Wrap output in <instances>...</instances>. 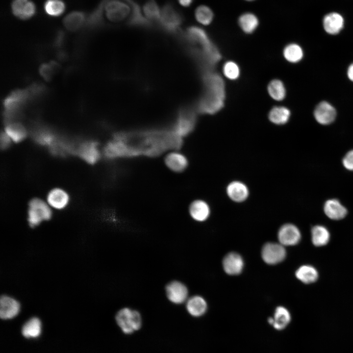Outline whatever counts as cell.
Returning <instances> with one entry per match:
<instances>
[{
    "label": "cell",
    "mask_w": 353,
    "mask_h": 353,
    "mask_svg": "<svg viewBox=\"0 0 353 353\" xmlns=\"http://www.w3.org/2000/svg\"><path fill=\"white\" fill-rule=\"evenodd\" d=\"M49 204L56 209L65 208L69 201L67 193L61 188H56L51 190L47 196Z\"/></svg>",
    "instance_id": "cell-21"
},
{
    "label": "cell",
    "mask_w": 353,
    "mask_h": 353,
    "mask_svg": "<svg viewBox=\"0 0 353 353\" xmlns=\"http://www.w3.org/2000/svg\"><path fill=\"white\" fill-rule=\"evenodd\" d=\"M20 304L15 299L2 295L0 299V317L7 320L15 317L19 312Z\"/></svg>",
    "instance_id": "cell-15"
},
{
    "label": "cell",
    "mask_w": 353,
    "mask_h": 353,
    "mask_svg": "<svg viewBox=\"0 0 353 353\" xmlns=\"http://www.w3.org/2000/svg\"><path fill=\"white\" fill-rule=\"evenodd\" d=\"M204 91L199 102L200 110L206 114H214L223 106L225 98L224 80L218 74L207 71L203 76Z\"/></svg>",
    "instance_id": "cell-1"
},
{
    "label": "cell",
    "mask_w": 353,
    "mask_h": 353,
    "mask_svg": "<svg viewBox=\"0 0 353 353\" xmlns=\"http://www.w3.org/2000/svg\"><path fill=\"white\" fill-rule=\"evenodd\" d=\"M30 96L27 89L13 91L4 100V118L6 124L14 122Z\"/></svg>",
    "instance_id": "cell-4"
},
{
    "label": "cell",
    "mask_w": 353,
    "mask_h": 353,
    "mask_svg": "<svg viewBox=\"0 0 353 353\" xmlns=\"http://www.w3.org/2000/svg\"><path fill=\"white\" fill-rule=\"evenodd\" d=\"M4 132L12 141L15 143H19L24 140L27 133L25 126L18 122H13L7 124Z\"/></svg>",
    "instance_id": "cell-24"
},
{
    "label": "cell",
    "mask_w": 353,
    "mask_h": 353,
    "mask_svg": "<svg viewBox=\"0 0 353 353\" xmlns=\"http://www.w3.org/2000/svg\"><path fill=\"white\" fill-rule=\"evenodd\" d=\"M277 236L279 243L284 247L295 245L301 239L299 229L292 224L282 225L278 230Z\"/></svg>",
    "instance_id": "cell-9"
},
{
    "label": "cell",
    "mask_w": 353,
    "mask_h": 353,
    "mask_svg": "<svg viewBox=\"0 0 353 353\" xmlns=\"http://www.w3.org/2000/svg\"><path fill=\"white\" fill-rule=\"evenodd\" d=\"M179 3L185 7L190 6L194 0H178Z\"/></svg>",
    "instance_id": "cell-41"
},
{
    "label": "cell",
    "mask_w": 353,
    "mask_h": 353,
    "mask_svg": "<svg viewBox=\"0 0 353 353\" xmlns=\"http://www.w3.org/2000/svg\"><path fill=\"white\" fill-rule=\"evenodd\" d=\"M195 17L200 24L206 25L212 22L214 13L209 7L206 5H201L196 10Z\"/></svg>",
    "instance_id": "cell-34"
},
{
    "label": "cell",
    "mask_w": 353,
    "mask_h": 353,
    "mask_svg": "<svg viewBox=\"0 0 353 353\" xmlns=\"http://www.w3.org/2000/svg\"><path fill=\"white\" fill-rule=\"evenodd\" d=\"M272 326L277 330H282L286 328L291 322V316L289 311L283 306H278L275 310Z\"/></svg>",
    "instance_id": "cell-27"
},
{
    "label": "cell",
    "mask_w": 353,
    "mask_h": 353,
    "mask_svg": "<svg viewBox=\"0 0 353 353\" xmlns=\"http://www.w3.org/2000/svg\"><path fill=\"white\" fill-rule=\"evenodd\" d=\"M57 67L58 65L55 62L43 64L40 67V74L45 80H50Z\"/></svg>",
    "instance_id": "cell-37"
},
{
    "label": "cell",
    "mask_w": 353,
    "mask_h": 353,
    "mask_svg": "<svg viewBox=\"0 0 353 353\" xmlns=\"http://www.w3.org/2000/svg\"><path fill=\"white\" fill-rule=\"evenodd\" d=\"M314 116L319 124L327 125L332 123L336 118V112L334 107L327 101L320 102L315 107Z\"/></svg>",
    "instance_id": "cell-12"
},
{
    "label": "cell",
    "mask_w": 353,
    "mask_h": 353,
    "mask_svg": "<svg viewBox=\"0 0 353 353\" xmlns=\"http://www.w3.org/2000/svg\"><path fill=\"white\" fill-rule=\"evenodd\" d=\"M268 91L271 98L276 101L282 100L286 95L284 85L278 79H274L269 83Z\"/></svg>",
    "instance_id": "cell-32"
},
{
    "label": "cell",
    "mask_w": 353,
    "mask_h": 353,
    "mask_svg": "<svg viewBox=\"0 0 353 353\" xmlns=\"http://www.w3.org/2000/svg\"><path fill=\"white\" fill-rule=\"evenodd\" d=\"M347 76L348 78L353 82V63L348 67L347 70Z\"/></svg>",
    "instance_id": "cell-40"
},
{
    "label": "cell",
    "mask_w": 353,
    "mask_h": 353,
    "mask_svg": "<svg viewBox=\"0 0 353 353\" xmlns=\"http://www.w3.org/2000/svg\"><path fill=\"white\" fill-rule=\"evenodd\" d=\"M144 12L150 20H158L161 17L160 9L153 0H149L144 6Z\"/></svg>",
    "instance_id": "cell-35"
},
{
    "label": "cell",
    "mask_w": 353,
    "mask_h": 353,
    "mask_svg": "<svg viewBox=\"0 0 353 353\" xmlns=\"http://www.w3.org/2000/svg\"><path fill=\"white\" fill-rule=\"evenodd\" d=\"M44 7L46 13L53 17L61 15L65 9V4L61 0H47Z\"/></svg>",
    "instance_id": "cell-33"
},
{
    "label": "cell",
    "mask_w": 353,
    "mask_h": 353,
    "mask_svg": "<svg viewBox=\"0 0 353 353\" xmlns=\"http://www.w3.org/2000/svg\"><path fill=\"white\" fill-rule=\"evenodd\" d=\"M286 255L284 246L280 243H267L261 251V256L264 261L269 264L274 265L282 261Z\"/></svg>",
    "instance_id": "cell-7"
},
{
    "label": "cell",
    "mask_w": 353,
    "mask_h": 353,
    "mask_svg": "<svg viewBox=\"0 0 353 353\" xmlns=\"http://www.w3.org/2000/svg\"><path fill=\"white\" fill-rule=\"evenodd\" d=\"M75 153L90 164L96 163L101 157L98 143L94 141H86L81 143L75 148Z\"/></svg>",
    "instance_id": "cell-8"
},
{
    "label": "cell",
    "mask_w": 353,
    "mask_h": 353,
    "mask_svg": "<svg viewBox=\"0 0 353 353\" xmlns=\"http://www.w3.org/2000/svg\"><path fill=\"white\" fill-rule=\"evenodd\" d=\"M85 15L82 12H72L65 17L63 24L68 30L75 31L81 27L85 22Z\"/></svg>",
    "instance_id": "cell-28"
},
{
    "label": "cell",
    "mask_w": 353,
    "mask_h": 353,
    "mask_svg": "<svg viewBox=\"0 0 353 353\" xmlns=\"http://www.w3.org/2000/svg\"><path fill=\"white\" fill-rule=\"evenodd\" d=\"M238 25L245 33L251 34L253 32L259 25V19L253 13L245 12L238 19Z\"/></svg>",
    "instance_id": "cell-23"
},
{
    "label": "cell",
    "mask_w": 353,
    "mask_h": 353,
    "mask_svg": "<svg viewBox=\"0 0 353 353\" xmlns=\"http://www.w3.org/2000/svg\"><path fill=\"white\" fill-rule=\"evenodd\" d=\"M165 290L168 299L174 303H182L187 298V288L180 281L175 280L170 282L166 285Z\"/></svg>",
    "instance_id": "cell-11"
},
{
    "label": "cell",
    "mask_w": 353,
    "mask_h": 353,
    "mask_svg": "<svg viewBox=\"0 0 353 353\" xmlns=\"http://www.w3.org/2000/svg\"><path fill=\"white\" fill-rule=\"evenodd\" d=\"M246 0V1H253V0Z\"/></svg>",
    "instance_id": "cell-42"
},
{
    "label": "cell",
    "mask_w": 353,
    "mask_h": 353,
    "mask_svg": "<svg viewBox=\"0 0 353 353\" xmlns=\"http://www.w3.org/2000/svg\"><path fill=\"white\" fill-rule=\"evenodd\" d=\"M223 267L226 273L230 275L239 274L244 267L242 257L238 253L232 252L227 254L224 258Z\"/></svg>",
    "instance_id": "cell-17"
},
{
    "label": "cell",
    "mask_w": 353,
    "mask_h": 353,
    "mask_svg": "<svg viewBox=\"0 0 353 353\" xmlns=\"http://www.w3.org/2000/svg\"><path fill=\"white\" fill-rule=\"evenodd\" d=\"M311 236L312 243L316 247L324 246L330 240L328 230L322 225H316L312 228Z\"/></svg>",
    "instance_id": "cell-26"
},
{
    "label": "cell",
    "mask_w": 353,
    "mask_h": 353,
    "mask_svg": "<svg viewBox=\"0 0 353 353\" xmlns=\"http://www.w3.org/2000/svg\"><path fill=\"white\" fill-rule=\"evenodd\" d=\"M115 319L118 326L125 334H131L139 330L142 326V318L137 310L125 307L116 314Z\"/></svg>",
    "instance_id": "cell-5"
},
{
    "label": "cell",
    "mask_w": 353,
    "mask_h": 353,
    "mask_svg": "<svg viewBox=\"0 0 353 353\" xmlns=\"http://www.w3.org/2000/svg\"><path fill=\"white\" fill-rule=\"evenodd\" d=\"M13 14L21 20H27L35 13L34 3L29 0H13L11 4Z\"/></svg>",
    "instance_id": "cell-14"
},
{
    "label": "cell",
    "mask_w": 353,
    "mask_h": 353,
    "mask_svg": "<svg viewBox=\"0 0 353 353\" xmlns=\"http://www.w3.org/2000/svg\"><path fill=\"white\" fill-rule=\"evenodd\" d=\"M290 111L285 107L276 106L273 108L269 113L270 121L277 125L286 123L290 118Z\"/></svg>",
    "instance_id": "cell-29"
},
{
    "label": "cell",
    "mask_w": 353,
    "mask_h": 353,
    "mask_svg": "<svg viewBox=\"0 0 353 353\" xmlns=\"http://www.w3.org/2000/svg\"><path fill=\"white\" fill-rule=\"evenodd\" d=\"M27 215L29 226L34 227L42 222L50 220L52 213L47 203L39 198H35L29 202Z\"/></svg>",
    "instance_id": "cell-6"
},
{
    "label": "cell",
    "mask_w": 353,
    "mask_h": 353,
    "mask_svg": "<svg viewBox=\"0 0 353 353\" xmlns=\"http://www.w3.org/2000/svg\"><path fill=\"white\" fill-rule=\"evenodd\" d=\"M106 16L114 23L122 22L129 16L132 23L135 10L138 6L129 0H108L103 3Z\"/></svg>",
    "instance_id": "cell-3"
},
{
    "label": "cell",
    "mask_w": 353,
    "mask_h": 353,
    "mask_svg": "<svg viewBox=\"0 0 353 353\" xmlns=\"http://www.w3.org/2000/svg\"><path fill=\"white\" fill-rule=\"evenodd\" d=\"M189 211L194 220L198 222H203L207 220L209 216L210 209L206 202L202 200H197L191 203Z\"/></svg>",
    "instance_id": "cell-19"
},
{
    "label": "cell",
    "mask_w": 353,
    "mask_h": 353,
    "mask_svg": "<svg viewBox=\"0 0 353 353\" xmlns=\"http://www.w3.org/2000/svg\"><path fill=\"white\" fill-rule=\"evenodd\" d=\"M226 192L229 198L236 202H243L247 199L249 195L247 186L238 180L230 182L227 186Z\"/></svg>",
    "instance_id": "cell-16"
},
{
    "label": "cell",
    "mask_w": 353,
    "mask_h": 353,
    "mask_svg": "<svg viewBox=\"0 0 353 353\" xmlns=\"http://www.w3.org/2000/svg\"><path fill=\"white\" fill-rule=\"evenodd\" d=\"M187 35L202 64L208 71H211L221 59L218 49L202 28L190 27L188 29Z\"/></svg>",
    "instance_id": "cell-2"
},
{
    "label": "cell",
    "mask_w": 353,
    "mask_h": 353,
    "mask_svg": "<svg viewBox=\"0 0 353 353\" xmlns=\"http://www.w3.org/2000/svg\"><path fill=\"white\" fill-rule=\"evenodd\" d=\"M322 25L325 31L330 35H336L341 31L345 25L343 15L337 12H331L323 18Z\"/></svg>",
    "instance_id": "cell-10"
},
{
    "label": "cell",
    "mask_w": 353,
    "mask_h": 353,
    "mask_svg": "<svg viewBox=\"0 0 353 353\" xmlns=\"http://www.w3.org/2000/svg\"><path fill=\"white\" fill-rule=\"evenodd\" d=\"M303 54L302 48L295 43L287 45L283 50V55L285 58L291 63L300 61L302 59Z\"/></svg>",
    "instance_id": "cell-31"
},
{
    "label": "cell",
    "mask_w": 353,
    "mask_h": 353,
    "mask_svg": "<svg viewBox=\"0 0 353 353\" xmlns=\"http://www.w3.org/2000/svg\"><path fill=\"white\" fill-rule=\"evenodd\" d=\"M344 167L348 170L353 171V150L348 151L342 160Z\"/></svg>",
    "instance_id": "cell-38"
},
{
    "label": "cell",
    "mask_w": 353,
    "mask_h": 353,
    "mask_svg": "<svg viewBox=\"0 0 353 353\" xmlns=\"http://www.w3.org/2000/svg\"><path fill=\"white\" fill-rule=\"evenodd\" d=\"M11 139L5 132L0 134V148L2 150H6L10 146Z\"/></svg>",
    "instance_id": "cell-39"
},
{
    "label": "cell",
    "mask_w": 353,
    "mask_h": 353,
    "mask_svg": "<svg viewBox=\"0 0 353 353\" xmlns=\"http://www.w3.org/2000/svg\"><path fill=\"white\" fill-rule=\"evenodd\" d=\"M324 211L329 218L339 220L344 218L347 213V210L337 199H332L327 201L324 205Z\"/></svg>",
    "instance_id": "cell-18"
},
{
    "label": "cell",
    "mask_w": 353,
    "mask_h": 353,
    "mask_svg": "<svg viewBox=\"0 0 353 353\" xmlns=\"http://www.w3.org/2000/svg\"><path fill=\"white\" fill-rule=\"evenodd\" d=\"M223 73L227 78L232 80L235 79L239 76V68L235 62L228 61L224 65Z\"/></svg>",
    "instance_id": "cell-36"
},
{
    "label": "cell",
    "mask_w": 353,
    "mask_h": 353,
    "mask_svg": "<svg viewBox=\"0 0 353 353\" xmlns=\"http://www.w3.org/2000/svg\"><path fill=\"white\" fill-rule=\"evenodd\" d=\"M161 23L168 30L176 29L181 23L180 13L171 4L166 5L161 12Z\"/></svg>",
    "instance_id": "cell-13"
},
{
    "label": "cell",
    "mask_w": 353,
    "mask_h": 353,
    "mask_svg": "<svg viewBox=\"0 0 353 353\" xmlns=\"http://www.w3.org/2000/svg\"><path fill=\"white\" fill-rule=\"evenodd\" d=\"M295 276L301 282L305 284H310L318 279L319 274L314 267L310 265H303L296 270Z\"/></svg>",
    "instance_id": "cell-25"
},
{
    "label": "cell",
    "mask_w": 353,
    "mask_h": 353,
    "mask_svg": "<svg viewBox=\"0 0 353 353\" xmlns=\"http://www.w3.org/2000/svg\"><path fill=\"white\" fill-rule=\"evenodd\" d=\"M207 308L206 301L203 298L199 296L191 297L186 303L187 311L191 315L195 317L203 315L205 313Z\"/></svg>",
    "instance_id": "cell-22"
},
{
    "label": "cell",
    "mask_w": 353,
    "mask_h": 353,
    "mask_svg": "<svg viewBox=\"0 0 353 353\" xmlns=\"http://www.w3.org/2000/svg\"><path fill=\"white\" fill-rule=\"evenodd\" d=\"M41 330V323L40 320L38 318L33 317L24 324L22 332L25 337H36L40 335Z\"/></svg>",
    "instance_id": "cell-30"
},
{
    "label": "cell",
    "mask_w": 353,
    "mask_h": 353,
    "mask_svg": "<svg viewBox=\"0 0 353 353\" xmlns=\"http://www.w3.org/2000/svg\"><path fill=\"white\" fill-rule=\"evenodd\" d=\"M165 163L172 171L180 173L188 166V160L182 153L173 151L168 153L165 158Z\"/></svg>",
    "instance_id": "cell-20"
}]
</instances>
